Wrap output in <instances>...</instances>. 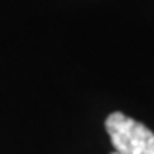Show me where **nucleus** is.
Instances as JSON below:
<instances>
[{
	"label": "nucleus",
	"mask_w": 154,
	"mask_h": 154,
	"mask_svg": "<svg viewBox=\"0 0 154 154\" xmlns=\"http://www.w3.org/2000/svg\"><path fill=\"white\" fill-rule=\"evenodd\" d=\"M111 154H120V152H116V151H113V152H111Z\"/></svg>",
	"instance_id": "obj_2"
},
{
	"label": "nucleus",
	"mask_w": 154,
	"mask_h": 154,
	"mask_svg": "<svg viewBox=\"0 0 154 154\" xmlns=\"http://www.w3.org/2000/svg\"><path fill=\"white\" fill-rule=\"evenodd\" d=\"M105 127L116 152L154 154V134L144 123L115 111L106 118Z\"/></svg>",
	"instance_id": "obj_1"
}]
</instances>
